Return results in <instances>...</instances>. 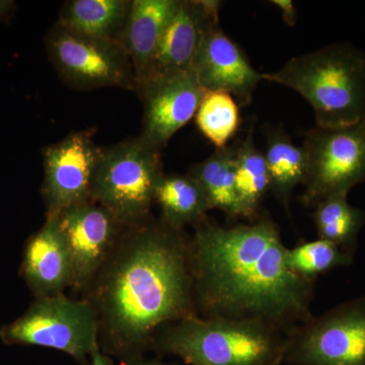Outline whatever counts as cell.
<instances>
[{
    "instance_id": "cell-27",
    "label": "cell",
    "mask_w": 365,
    "mask_h": 365,
    "mask_svg": "<svg viewBox=\"0 0 365 365\" xmlns=\"http://www.w3.org/2000/svg\"><path fill=\"white\" fill-rule=\"evenodd\" d=\"M125 365H167L160 364L158 361H148V360H143V359L133 360V361L127 362Z\"/></svg>"
},
{
    "instance_id": "cell-19",
    "label": "cell",
    "mask_w": 365,
    "mask_h": 365,
    "mask_svg": "<svg viewBox=\"0 0 365 365\" xmlns=\"http://www.w3.org/2000/svg\"><path fill=\"white\" fill-rule=\"evenodd\" d=\"M266 165L270 178L271 191L283 207L289 209L294 189L306 181L307 160L302 146L292 143L281 128L265 131Z\"/></svg>"
},
{
    "instance_id": "cell-25",
    "label": "cell",
    "mask_w": 365,
    "mask_h": 365,
    "mask_svg": "<svg viewBox=\"0 0 365 365\" xmlns=\"http://www.w3.org/2000/svg\"><path fill=\"white\" fill-rule=\"evenodd\" d=\"M272 4L282 11L283 20L288 26L295 25L297 14L294 2L290 1V0H274Z\"/></svg>"
},
{
    "instance_id": "cell-1",
    "label": "cell",
    "mask_w": 365,
    "mask_h": 365,
    "mask_svg": "<svg viewBox=\"0 0 365 365\" xmlns=\"http://www.w3.org/2000/svg\"><path fill=\"white\" fill-rule=\"evenodd\" d=\"M189 241L162 220L126 225L83 292L97 314L102 352L125 364L143 359L162 327L198 316Z\"/></svg>"
},
{
    "instance_id": "cell-7",
    "label": "cell",
    "mask_w": 365,
    "mask_h": 365,
    "mask_svg": "<svg viewBox=\"0 0 365 365\" xmlns=\"http://www.w3.org/2000/svg\"><path fill=\"white\" fill-rule=\"evenodd\" d=\"M282 364L365 365V297L312 316L285 334Z\"/></svg>"
},
{
    "instance_id": "cell-16",
    "label": "cell",
    "mask_w": 365,
    "mask_h": 365,
    "mask_svg": "<svg viewBox=\"0 0 365 365\" xmlns=\"http://www.w3.org/2000/svg\"><path fill=\"white\" fill-rule=\"evenodd\" d=\"M180 0H132L121 44L135 76L136 91L143 85L158 44Z\"/></svg>"
},
{
    "instance_id": "cell-9",
    "label": "cell",
    "mask_w": 365,
    "mask_h": 365,
    "mask_svg": "<svg viewBox=\"0 0 365 365\" xmlns=\"http://www.w3.org/2000/svg\"><path fill=\"white\" fill-rule=\"evenodd\" d=\"M53 66L63 81L78 90H136L131 60L123 45L67 30L56 24L46 37Z\"/></svg>"
},
{
    "instance_id": "cell-17",
    "label": "cell",
    "mask_w": 365,
    "mask_h": 365,
    "mask_svg": "<svg viewBox=\"0 0 365 365\" xmlns=\"http://www.w3.org/2000/svg\"><path fill=\"white\" fill-rule=\"evenodd\" d=\"M132 0H71L58 24L72 32L121 43Z\"/></svg>"
},
{
    "instance_id": "cell-23",
    "label": "cell",
    "mask_w": 365,
    "mask_h": 365,
    "mask_svg": "<svg viewBox=\"0 0 365 365\" xmlns=\"http://www.w3.org/2000/svg\"><path fill=\"white\" fill-rule=\"evenodd\" d=\"M195 117L201 133L215 144L216 150H222L239 129V104L225 91H208Z\"/></svg>"
},
{
    "instance_id": "cell-22",
    "label": "cell",
    "mask_w": 365,
    "mask_h": 365,
    "mask_svg": "<svg viewBox=\"0 0 365 365\" xmlns=\"http://www.w3.org/2000/svg\"><path fill=\"white\" fill-rule=\"evenodd\" d=\"M347 194L326 198L314 206L313 218L319 239L341 247L351 246L365 225V212L347 200Z\"/></svg>"
},
{
    "instance_id": "cell-11",
    "label": "cell",
    "mask_w": 365,
    "mask_h": 365,
    "mask_svg": "<svg viewBox=\"0 0 365 365\" xmlns=\"http://www.w3.org/2000/svg\"><path fill=\"white\" fill-rule=\"evenodd\" d=\"M102 148L88 131L72 132L44 150L42 196L47 215L91 200L93 176Z\"/></svg>"
},
{
    "instance_id": "cell-20",
    "label": "cell",
    "mask_w": 365,
    "mask_h": 365,
    "mask_svg": "<svg viewBox=\"0 0 365 365\" xmlns=\"http://www.w3.org/2000/svg\"><path fill=\"white\" fill-rule=\"evenodd\" d=\"M254 129L253 122L246 138L237 146L235 162V191L240 217L249 220L258 213L262 201L271 191L265 155L255 144Z\"/></svg>"
},
{
    "instance_id": "cell-4",
    "label": "cell",
    "mask_w": 365,
    "mask_h": 365,
    "mask_svg": "<svg viewBox=\"0 0 365 365\" xmlns=\"http://www.w3.org/2000/svg\"><path fill=\"white\" fill-rule=\"evenodd\" d=\"M285 334L257 321L192 316L162 327L153 349L190 365H279Z\"/></svg>"
},
{
    "instance_id": "cell-13",
    "label": "cell",
    "mask_w": 365,
    "mask_h": 365,
    "mask_svg": "<svg viewBox=\"0 0 365 365\" xmlns=\"http://www.w3.org/2000/svg\"><path fill=\"white\" fill-rule=\"evenodd\" d=\"M220 2L216 0H180L163 34L148 78L138 91L150 81L193 71L204 36L220 21Z\"/></svg>"
},
{
    "instance_id": "cell-12",
    "label": "cell",
    "mask_w": 365,
    "mask_h": 365,
    "mask_svg": "<svg viewBox=\"0 0 365 365\" xmlns=\"http://www.w3.org/2000/svg\"><path fill=\"white\" fill-rule=\"evenodd\" d=\"M143 101L141 138L162 150L195 116L208 93L194 71L157 79L137 91Z\"/></svg>"
},
{
    "instance_id": "cell-10",
    "label": "cell",
    "mask_w": 365,
    "mask_h": 365,
    "mask_svg": "<svg viewBox=\"0 0 365 365\" xmlns=\"http://www.w3.org/2000/svg\"><path fill=\"white\" fill-rule=\"evenodd\" d=\"M56 215L71 250V288L83 292L111 256L126 225L93 201L71 206Z\"/></svg>"
},
{
    "instance_id": "cell-2",
    "label": "cell",
    "mask_w": 365,
    "mask_h": 365,
    "mask_svg": "<svg viewBox=\"0 0 365 365\" xmlns=\"http://www.w3.org/2000/svg\"><path fill=\"white\" fill-rule=\"evenodd\" d=\"M288 248L271 218L196 225L189 263L197 314L257 321L287 334L313 316L314 282L288 268Z\"/></svg>"
},
{
    "instance_id": "cell-8",
    "label": "cell",
    "mask_w": 365,
    "mask_h": 365,
    "mask_svg": "<svg viewBox=\"0 0 365 365\" xmlns=\"http://www.w3.org/2000/svg\"><path fill=\"white\" fill-rule=\"evenodd\" d=\"M302 148L307 170L300 201L307 207L331 196L348 195L365 181V120L343 128L316 126L307 134Z\"/></svg>"
},
{
    "instance_id": "cell-21",
    "label": "cell",
    "mask_w": 365,
    "mask_h": 365,
    "mask_svg": "<svg viewBox=\"0 0 365 365\" xmlns=\"http://www.w3.org/2000/svg\"><path fill=\"white\" fill-rule=\"evenodd\" d=\"M239 144L216 150L207 160L197 163L189 175L195 178L207 194L213 209L222 210L228 218L240 217L235 191V162Z\"/></svg>"
},
{
    "instance_id": "cell-14",
    "label": "cell",
    "mask_w": 365,
    "mask_h": 365,
    "mask_svg": "<svg viewBox=\"0 0 365 365\" xmlns=\"http://www.w3.org/2000/svg\"><path fill=\"white\" fill-rule=\"evenodd\" d=\"M193 71L207 91L235 96L240 106L252 102L262 73L250 63L239 46L223 32L220 21L210 26L199 48Z\"/></svg>"
},
{
    "instance_id": "cell-6",
    "label": "cell",
    "mask_w": 365,
    "mask_h": 365,
    "mask_svg": "<svg viewBox=\"0 0 365 365\" xmlns=\"http://www.w3.org/2000/svg\"><path fill=\"white\" fill-rule=\"evenodd\" d=\"M0 339L59 350L83 364L101 350L95 309L88 300L64 294L36 299L23 316L0 328Z\"/></svg>"
},
{
    "instance_id": "cell-3",
    "label": "cell",
    "mask_w": 365,
    "mask_h": 365,
    "mask_svg": "<svg viewBox=\"0 0 365 365\" xmlns=\"http://www.w3.org/2000/svg\"><path fill=\"white\" fill-rule=\"evenodd\" d=\"M262 78L306 98L321 128H343L365 120V52L354 46L340 43L299 55Z\"/></svg>"
},
{
    "instance_id": "cell-5",
    "label": "cell",
    "mask_w": 365,
    "mask_h": 365,
    "mask_svg": "<svg viewBox=\"0 0 365 365\" xmlns=\"http://www.w3.org/2000/svg\"><path fill=\"white\" fill-rule=\"evenodd\" d=\"M160 148L141 137L102 150L91 200L109 209L125 225L148 220L163 177Z\"/></svg>"
},
{
    "instance_id": "cell-15",
    "label": "cell",
    "mask_w": 365,
    "mask_h": 365,
    "mask_svg": "<svg viewBox=\"0 0 365 365\" xmlns=\"http://www.w3.org/2000/svg\"><path fill=\"white\" fill-rule=\"evenodd\" d=\"M21 273L36 299L71 288V250L56 215H47L43 227L26 242Z\"/></svg>"
},
{
    "instance_id": "cell-26",
    "label": "cell",
    "mask_w": 365,
    "mask_h": 365,
    "mask_svg": "<svg viewBox=\"0 0 365 365\" xmlns=\"http://www.w3.org/2000/svg\"><path fill=\"white\" fill-rule=\"evenodd\" d=\"M91 365H113V362L109 355L105 354L102 350H98L91 357Z\"/></svg>"
},
{
    "instance_id": "cell-24",
    "label": "cell",
    "mask_w": 365,
    "mask_h": 365,
    "mask_svg": "<svg viewBox=\"0 0 365 365\" xmlns=\"http://www.w3.org/2000/svg\"><path fill=\"white\" fill-rule=\"evenodd\" d=\"M351 262V255L346 253L337 245L321 239L288 249L287 256L288 268L304 279L313 282L321 274L349 265Z\"/></svg>"
},
{
    "instance_id": "cell-18",
    "label": "cell",
    "mask_w": 365,
    "mask_h": 365,
    "mask_svg": "<svg viewBox=\"0 0 365 365\" xmlns=\"http://www.w3.org/2000/svg\"><path fill=\"white\" fill-rule=\"evenodd\" d=\"M155 201L162 222L175 230L198 225L213 209L202 186L191 175H163L155 190Z\"/></svg>"
}]
</instances>
